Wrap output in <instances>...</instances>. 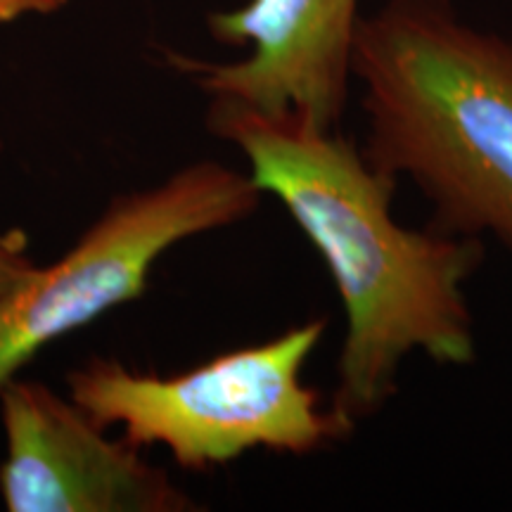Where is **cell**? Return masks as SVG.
Masks as SVG:
<instances>
[{"label":"cell","instance_id":"obj_1","mask_svg":"<svg viewBox=\"0 0 512 512\" xmlns=\"http://www.w3.org/2000/svg\"><path fill=\"white\" fill-rule=\"evenodd\" d=\"M207 128L238 147L256 188L283 204L335 283L347 332L332 408L356 425L373 418L413 354L439 366L475 363L465 285L484 259L482 240L401 226L392 214L396 183L342 128L221 98H211Z\"/></svg>","mask_w":512,"mask_h":512},{"label":"cell","instance_id":"obj_4","mask_svg":"<svg viewBox=\"0 0 512 512\" xmlns=\"http://www.w3.org/2000/svg\"><path fill=\"white\" fill-rule=\"evenodd\" d=\"M261 197L249 174L214 159L114 197L62 259L36 266L0 304V389L48 344L143 297L171 247L249 219Z\"/></svg>","mask_w":512,"mask_h":512},{"label":"cell","instance_id":"obj_5","mask_svg":"<svg viewBox=\"0 0 512 512\" xmlns=\"http://www.w3.org/2000/svg\"><path fill=\"white\" fill-rule=\"evenodd\" d=\"M5 458L0 498L10 512H185L192 498L131 441L110 439L79 403L43 382L0 389Z\"/></svg>","mask_w":512,"mask_h":512},{"label":"cell","instance_id":"obj_2","mask_svg":"<svg viewBox=\"0 0 512 512\" xmlns=\"http://www.w3.org/2000/svg\"><path fill=\"white\" fill-rule=\"evenodd\" d=\"M351 74L368 162L422 192L432 228L512 252V38L451 0H387L361 17Z\"/></svg>","mask_w":512,"mask_h":512},{"label":"cell","instance_id":"obj_8","mask_svg":"<svg viewBox=\"0 0 512 512\" xmlns=\"http://www.w3.org/2000/svg\"><path fill=\"white\" fill-rule=\"evenodd\" d=\"M67 0H0V24L12 22L24 15H50L57 12Z\"/></svg>","mask_w":512,"mask_h":512},{"label":"cell","instance_id":"obj_7","mask_svg":"<svg viewBox=\"0 0 512 512\" xmlns=\"http://www.w3.org/2000/svg\"><path fill=\"white\" fill-rule=\"evenodd\" d=\"M36 261L29 254V240L22 230L0 233V304L34 273Z\"/></svg>","mask_w":512,"mask_h":512},{"label":"cell","instance_id":"obj_6","mask_svg":"<svg viewBox=\"0 0 512 512\" xmlns=\"http://www.w3.org/2000/svg\"><path fill=\"white\" fill-rule=\"evenodd\" d=\"M361 0H249L214 12L209 31L226 46H247L238 62L169 55L209 98L261 114H299L323 128L342 126Z\"/></svg>","mask_w":512,"mask_h":512},{"label":"cell","instance_id":"obj_3","mask_svg":"<svg viewBox=\"0 0 512 512\" xmlns=\"http://www.w3.org/2000/svg\"><path fill=\"white\" fill-rule=\"evenodd\" d=\"M325 330L328 318H311L171 377L95 358L67 375L69 396L105 430L119 425L133 446H164L183 470L223 467L252 451L309 456L356 430L304 382Z\"/></svg>","mask_w":512,"mask_h":512}]
</instances>
